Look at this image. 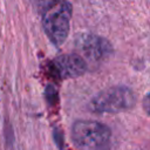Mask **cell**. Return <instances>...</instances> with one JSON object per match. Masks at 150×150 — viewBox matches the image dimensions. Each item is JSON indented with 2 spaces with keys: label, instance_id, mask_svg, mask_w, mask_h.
<instances>
[{
  "label": "cell",
  "instance_id": "6da1fadb",
  "mask_svg": "<svg viewBox=\"0 0 150 150\" xmlns=\"http://www.w3.org/2000/svg\"><path fill=\"white\" fill-rule=\"evenodd\" d=\"M42 5L43 30L53 45L60 46L69 34L73 6L68 1H48Z\"/></svg>",
  "mask_w": 150,
  "mask_h": 150
},
{
  "label": "cell",
  "instance_id": "7a4b0ae2",
  "mask_svg": "<svg viewBox=\"0 0 150 150\" xmlns=\"http://www.w3.org/2000/svg\"><path fill=\"white\" fill-rule=\"evenodd\" d=\"M70 136L77 150H110L111 130L93 120H77L73 123Z\"/></svg>",
  "mask_w": 150,
  "mask_h": 150
},
{
  "label": "cell",
  "instance_id": "3957f363",
  "mask_svg": "<svg viewBox=\"0 0 150 150\" xmlns=\"http://www.w3.org/2000/svg\"><path fill=\"white\" fill-rule=\"evenodd\" d=\"M136 103L135 93L127 86H114L97 93L88 108L95 114H116L131 109Z\"/></svg>",
  "mask_w": 150,
  "mask_h": 150
},
{
  "label": "cell",
  "instance_id": "277c9868",
  "mask_svg": "<svg viewBox=\"0 0 150 150\" xmlns=\"http://www.w3.org/2000/svg\"><path fill=\"white\" fill-rule=\"evenodd\" d=\"M75 46L77 54L91 64H100L108 60L112 54V46L105 39L96 34L83 33L76 38Z\"/></svg>",
  "mask_w": 150,
  "mask_h": 150
},
{
  "label": "cell",
  "instance_id": "5b68a950",
  "mask_svg": "<svg viewBox=\"0 0 150 150\" xmlns=\"http://www.w3.org/2000/svg\"><path fill=\"white\" fill-rule=\"evenodd\" d=\"M54 74L61 79H73L83 75L88 70V63L77 53L61 54L50 63Z\"/></svg>",
  "mask_w": 150,
  "mask_h": 150
},
{
  "label": "cell",
  "instance_id": "8992f818",
  "mask_svg": "<svg viewBox=\"0 0 150 150\" xmlns=\"http://www.w3.org/2000/svg\"><path fill=\"white\" fill-rule=\"evenodd\" d=\"M142 107L144 109V111L150 116V93L146 94L143 98V103H142Z\"/></svg>",
  "mask_w": 150,
  "mask_h": 150
}]
</instances>
